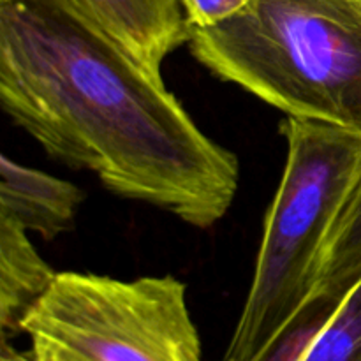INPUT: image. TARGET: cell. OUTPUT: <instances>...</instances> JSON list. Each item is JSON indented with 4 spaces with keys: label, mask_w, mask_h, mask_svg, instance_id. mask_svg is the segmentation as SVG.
<instances>
[{
    "label": "cell",
    "mask_w": 361,
    "mask_h": 361,
    "mask_svg": "<svg viewBox=\"0 0 361 361\" xmlns=\"http://www.w3.org/2000/svg\"><path fill=\"white\" fill-rule=\"evenodd\" d=\"M0 104L51 157L109 192L207 229L240 185V162L69 0H0Z\"/></svg>",
    "instance_id": "obj_1"
},
{
    "label": "cell",
    "mask_w": 361,
    "mask_h": 361,
    "mask_svg": "<svg viewBox=\"0 0 361 361\" xmlns=\"http://www.w3.org/2000/svg\"><path fill=\"white\" fill-rule=\"evenodd\" d=\"M190 53L286 116L361 134V0H254L189 27Z\"/></svg>",
    "instance_id": "obj_2"
},
{
    "label": "cell",
    "mask_w": 361,
    "mask_h": 361,
    "mask_svg": "<svg viewBox=\"0 0 361 361\" xmlns=\"http://www.w3.org/2000/svg\"><path fill=\"white\" fill-rule=\"evenodd\" d=\"M288 143L249 295L222 361H254L309 302L321 250L361 182V134L286 116Z\"/></svg>",
    "instance_id": "obj_3"
},
{
    "label": "cell",
    "mask_w": 361,
    "mask_h": 361,
    "mask_svg": "<svg viewBox=\"0 0 361 361\" xmlns=\"http://www.w3.org/2000/svg\"><path fill=\"white\" fill-rule=\"evenodd\" d=\"M187 288L60 271L23 321L34 361H203Z\"/></svg>",
    "instance_id": "obj_4"
},
{
    "label": "cell",
    "mask_w": 361,
    "mask_h": 361,
    "mask_svg": "<svg viewBox=\"0 0 361 361\" xmlns=\"http://www.w3.org/2000/svg\"><path fill=\"white\" fill-rule=\"evenodd\" d=\"M80 13L145 69L161 76L162 62L189 41V23L178 0H69Z\"/></svg>",
    "instance_id": "obj_5"
},
{
    "label": "cell",
    "mask_w": 361,
    "mask_h": 361,
    "mask_svg": "<svg viewBox=\"0 0 361 361\" xmlns=\"http://www.w3.org/2000/svg\"><path fill=\"white\" fill-rule=\"evenodd\" d=\"M87 194L74 183L23 166L7 155L0 159V215L27 231L53 240L71 231Z\"/></svg>",
    "instance_id": "obj_6"
},
{
    "label": "cell",
    "mask_w": 361,
    "mask_h": 361,
    "mask_svg": "<svg viewBox=\"0 0 361 361\" xmlns=\"http://www.w3.org/2000/svg\"><path fill=\"white\" fill-rule=\"evenodd\" d=\"M27 229L0 215V326L20 334L23 321L49 291L59 271L35 250Z\"/></svg>",
    "instance_id": "obj_7"
},
{
    "label": "cell",
    "mask_w": 361,
    "mask_h": 361,
    "mask_svg": "<svg viewBox=\"0 0 361 361\" xmlns=\"http://www.w3.org/2000/svg\"><path fill=\"white\" fill-rule=\"evenodd\" d=\"M361 277V182L331 228L316 271V291H349Z\"/></svg>",
    "instance_id": "obj_8"
},
{
    "label": "cell",
    "mask_w": 361,
    "mask_h": 361,
    "mask_svg": "<svg viewBox=\"0 0 361 361\" xmlns=\"http://www.w3.org/2000/svg\"><path fill=\"white\" fill-rule=\"evenodd\" d=\"M300 361H361V277Z\"/></svg>",
    "instance_id": "obj_9"
},
{
    "label": "cell",
    "mask_w": 361,
    "mask_h": 361,
    "mask_svg": "<svg viewBox=\"0 0 361 361\" xmlns=\"http://www.w3.org/2000/svg\"><path fill=\"white\" fill-rule=\"evenodd\" d=\"M189 27L207 28L236 16L254 0H178Z\"/></svg>",
    "instance_id": "obj_10"
}]
</instances>
